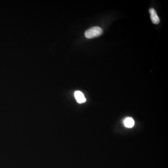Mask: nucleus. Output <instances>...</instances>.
Returning a JSON list of instances; mask_svg holds the SVG:
<instances>
[{
	"label": "nucleus",
	"mask_w": 168,
	"mask_h": 168,
	"mask_svg": "<svg viewBox=\"0 0 168 168\" xmlns=\"http://www.w3.org/2000/svg\"><path fill=\"white\" fill-rule=\"evenodd\" d=\"M74 96L76 98V101L79 104L85 103L86 101V98L83 93L80 91H77L74 93Z\"/></svg>",
	"instance_id": "7ed1b4c3"
},
{
	"label": "nucleus",
	"mask_w": 168,
	"mask_h": 168,
	"mask_svg": "<svg viewBox=\"0 0 168 168\" xmlns=\"http://www.w3.org/2000/svg\"><path fill=\"white\" fill-rule=\"evenodd\" d=\"M103 33L101 28L99 27H93L88 29L85 32V35L87 38H92L100 36Z\"/></svg>",
	"instance_id": "f257e3e1"
},
{
	"label": "nucleus",
	"mask_w": 168,
	"mask_h": 168,
	"mask_svg": "<svg viewBox=\"0 0 168 168\" xmlns=\"http://www.w3.org/2000/svg\"><path fill=\"white\" fill-rule=\"evenodd\" d=\"M149 12L150 14V18L153 24H158L160 23V19L158 16L156 11L155 10L151 8L149 10Z\"/></svg>",
	"instance_id": "f03ea898"
},
{
	"label": "nucleus",
	"mask_w": 168,
	"mask_h": 168,
	"mask_svg": "<svg viewBox=\"0 0 168 168\" xmlns=\"http://www.w3.org/2000/svg\"><path fill=\"white\" fill-rule=\"evenodd\" d=\"M124 125L126 127L128 128H131L134 127L135 125L134 120L131 118H127L124 121Z\"/></svg>",
	"instance_id": "20e7f679"
}]
</instances>
